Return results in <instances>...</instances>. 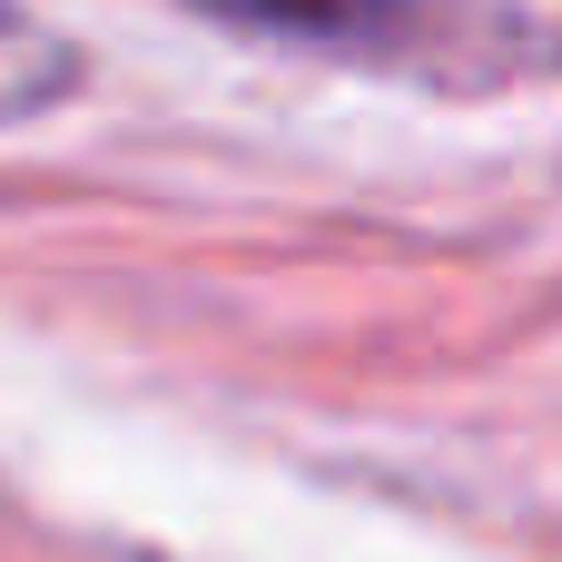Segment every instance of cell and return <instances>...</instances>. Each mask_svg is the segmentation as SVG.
<instances>
[{"instance_id":"6da1fadb","label":"cell","mask_w":562,"mask_h":562,"mask_svg":"<svg viewBox=\"0 0 562 562\" xmlns=\"http://www.w3.org/2000/svg\"><path fill=\"white\" fill-rule=\"evenodd\" d=\"M227 30H267V40H306V49H415L435 30V0H198Z\"/></svg>"},{"instance_id":"7a4b0ae2","label":"cell","mask_w":562,"mask_h":562,"mask_svg":"<svg viewBox=\"0 0 562 562\" xmlns=\"http://www.w3.org/2000/svg\"><path fill=\"white\" fill-rule=\"evenodd\" d=\"M79 89V49L40 20V10H20V0H0V128L10 119H40V109H59Z\"/></svg>"}]
</instances>
